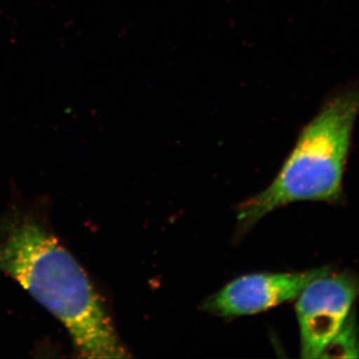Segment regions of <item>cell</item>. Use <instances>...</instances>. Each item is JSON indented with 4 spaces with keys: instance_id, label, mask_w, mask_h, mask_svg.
Instances as JSON below:
<instances>
[{
    "instance_id": "cell-1",
    "label": "cell",
    "mask_w": 359,
    "mask_h": 359,
    "mask_svg": "<svg viewBox=\"0 0 359 359\" xmlns=\"http://www.w3.org/2000/svg\"><path fill=\"white\" fill-rule=\"evenodd\" d=\"M0 271L65 325L78 355L127 358L86 271L40 219L18 211L0 219Z\"/></svg>"
},
{
    "instance_id": "cell-2",
    "label": "cell",
    "mask_w": 359,
    "mask_h": 359,
    "mask_svg": "<svg viewBox=\"0 0 359 359\" xmlns=\"http://www.w3.org/2000/svg\"><path fill=\"white\" fill-rule=\"evenodd\" d=\"M358 112V90L344 92L323 108L302 130L275 180L241 205L238 233H245L269 212L292 203H334L341 199L344 169Z\"/></svg>"
},
{
    "instance_id": "cell-3",
    "label": "cell",
    "mask_w": 359,
    "mask_h": 359,
    "mask_svg": "<svg viewBox=\"0 0 359 359\" xmlns=\"http://www.w3.org/2000/svg\"><path fill=\"white\" fill-rule=\"evenodd\" d=\"M359 297V276L332 271L314 278L297 297V321L304 358H320L339 332Z\"/></svg>"
},
{
    "instance_id": "cell-4",
    "label": "cell",
    "mask_w": 359,
    "mask_h": 359,
    "mask_svg": "<svg viewBox=\"0 0 359 359\" xmlns=\"http://www.w3.org/2000/svg\"><path fill=\"white\" fill-rule=\"evenodd\" d=\"M330 266L297 273H250L236 278L203 302L202 309L222 318L263 313L297 299L311 280Z\"/></svg>"
},
{
    "instance_id": "cell-5",
    "label": "cell",
    "mask_w": 359,
    "mask_h": 359,
    "mask_svg": "<svg viewBox=\"0 0 359 359\" xmlns=\"http://www.w3.org/2000/svg\"><path fill=\"white\" fill-rule=\"evenodd\" d=\"M320 358H359V327L353 311L328 342Z\"/></svg>"
}]
</instances>
